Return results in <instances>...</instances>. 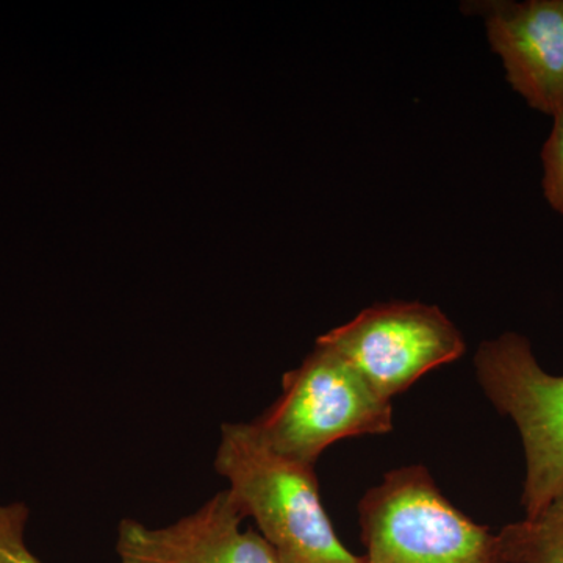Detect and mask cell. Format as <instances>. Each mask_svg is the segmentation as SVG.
<instances>
[{"label": "cell", "mask_w": 563, "mask_h": 563, "mask_svg": "<svg viewBox=\"0 0 563 563\" xmlns=\"http://www.w3.org/2000/svg\"><path fill=\"white\" fill-rule=\"evenodd\" d=\"M214 466L280 563H365L333 529L314 466L276 453L252 422L222 424Z\"/></svg>", "instance_id": "1"}, {"label": "cell", "mask_w": 563, "mask_h": 563, "mask_svg": "<svg viewBox=\"0 0 563 563\" xmlns=\"http://www.w3.org/2000/svg\"><path fill=\"white\" fill-rule=\"evenodd\" d=\"M358 517L365 563H506L498 533L448 501L424 466L385 474Z\"/></svg>", "instance_id": "2"}, {"label": "cell", "mask_w": 563, "mask_h": 563, "mask_svg": "<svg viewBox=\"0 0 563 563\" xmlns=\"http://www.w3.org/2000/svg\"><path fill=\"white\" fill-rule=\"evenodd\" d=\"M252 424L276 453L314 466L340 440L391 432L393 409L346 358L317 342L302 365L285 374L280 398Z\"/></svg>", "instance_id": "3"}, {"label": "cell", "mask_w": 563, "mask_h": 563, "mask_svg": "<svg viewBox=\"0 0 563 563\" xmlns=\"http://www.w3.org/2000/svg\"><path fill=\"white\" fill-rule=\"evenodd\" d=\"M487 398L520 432L526 474L521 506L536 517L563 496V376L544 372L531 342L506 332L474 357Z\"/></svg>", "instance_id": "4"}, {"label": "cell", "mask_w": 563, "mask_h": 563, "mask_svg": "<svg viewBox=\"0 0 563 563\" xmlns=\"http://www.w3.org/2000/svg\"><path fill=\"white\" fill-rule=\"evenodd\" d=\"M317 342L339 352L387 401L466 350L454 322L439 307L420 302L369 307Z\"/></svg>", "instance_id": "5"}, {"label": "cell", "mask_w": 563, "mask_h": 563, "mask_svg": "<svg viewBox=\"0 0 563 563\" xmlns=\"http://www.w3.org/2000/svg\"><path fill=\"white\" fill-rule=\"evenodd\" d=\"M246 520L228 490L195 512L163 528L122 520L118 563H280L273 548Z\"/></svg>", "instance_id": "6"}, {"label": "cell", "mask_w": 563, "mask_h": 563, "mask_svg": "<svg viewBox=\"0 0 563 563\" xmlns=\"http://www.w3.org/2000/svg\"><path fill=\"white\" fill-rule=\"evenodd\" d=\"M507 81L533 110H563V0L487 2L479 7Z\"/></svg>", "instance_id": "7"}, {"label": "cell", "mask_w": 563, "mask_h": 563, "mask_svg": "<svg viewBox=\"0 0 563 563\" xmlns=\"http://www.w3.org/2000/svg\"><path fill=\"white\" fill-rule=\"evenodd\" d=\"M506 563H563V496L498 532Z\"/></svg>", "instance_id": "8"}, {"label": "cell", "mask_w": 563, "mask_h": 563, "mask_svg": "<svg viewBox=\"0 0 563 563\" xmlns=\"http://www.w3.org/2000/svg\"><path fill=\"white\" fill-rule=\"evenodd\" d=\"M29 509L22 503H0V563H44L29 548Z\"/></svg>", "instance_id": "9"}, {"label": "cell", "mask_w": 563, "mask_h": 563, "mask_svg": "<svg viewBox=\"0 0 563 563\" xmlns=\"http://www.w3.org/2000/svg\"><path fill=\"white\" fill-rule=\"evenodd\" d=\"M553 118V129L542 150V187L551 209L563 214V110Z\"/></svg>", "instance_id": "10"}]
</instances>
